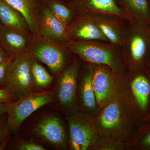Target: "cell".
<instances>
[{
    "label": "cell",
    "instance_id": "cell-10",
    "mask_svg": "<svg viewBox=\"0 0 150 150\" xmlns=\"http://www.w3.org/2000/svg\"><path fill=\"white\" fill-rule=\"evenodd\" d=\"M66 31L67 27L54 16L46 4H42L38 35L55 43H66L68 41Z\"/></svg>",
    "mask_w": 150,
    "mask_h": 150
},
{
    "label": "cell",
    "instance_id": "cell-20",
    "mask_svg": "<svg viewBox=\"0 0 150 150\" xmlns=\"http://www.w3.org/2000/svg\"><path fill=\"white\" fill-rule=\"evenodd\" d=\"M121 121V111L119 105L112 103L107 105L100 115V123L101 127L107 131L113 130L118 126Z\"/></svg>",
    "mask_w": 150,
    "mask_h": 150
},
{
    "label": "cell",
    "instance_id": "cell-12",
    "mask_svg": "<svg viewBox=\"0 0 150 150\" xmlns=\"http://www.w3.org/2000/svg\"><path fill=\"white\" fill-rule=\"evenodd\" d=\"M30 33L2 26L0 29V43L11 56L28 51L32 38Z\"/></svg>",
    "mask_w": 150,
    "mask_h": 150
},
{
    "label": "cell",
    "instance_id": "cell-21",
    "mask_svg": "<svg viewBox=\"0 0 150 150\" xmlns=\"http://www.w3.org/2000/svg\"><path fill=\"white\" fill-rule=\"evenodd\" d=\"M46 4L54 16L67 27L73 18L72 10L58 0H49Z\"/></svg>",
    "mask_w": 150,
    "mask_h": 150
},
{
    "label": "cell",
    "instance_id": "cell-24",
    "mask_svg": "<svg viewBox=\"0 0 150 150\" xmlns=\"http://www.w3.org/2000/svg\"><path fill=\"white\" fill-rule=\"evenodd\" d=\"M19 150H46L44 147L38 144L28 141L22 142L16 148Z\"/></svg>",
    "mask_w": 150,
    "mask_h": 150
},
{
    "label": "cell",
    "instance_id": "cell-22",
    "mask_svg": "<svg viewBox=\"0 0 150 150\" xmlns=\"http://www.w3.org/2000/svg\"><path fill=\"white\" fill-rule=\"evenodd\" d=\"M31 71L35 87L39 88H46L52 82L53 77L33 57L31 59Z\"/></svg>",
    "mask_w": 150,
    "mask_h": 150
},
{
    "label": "cell",
    "instance_id": "cell-29",
    "mask_svg": "<svg viewBox=\"0 0 150 150\" xmlns=\"http://www.w3.org/2000/svg\"><path fill=\"white\" fill-rule=\"evenodd\" d=\"M6 104L0 102V117L2 115L6 113Z\"/></svg>",
    "mask_w": 150,
    "mask_h": 150
},
{
    "label": "cell",
    "instance_id": "cell-6",
    "mask_svg": "<svg viewBox=\"0 0 150 150\" xmlns=\"http://www.w3.org/2000/svg\"><path fill=\"white\" fill-rule=\"evenodd\" d=\"M67 27L68 41H109L98 27L91 15L78 13Z\"/></svg>",
    "mask_w": 150,
    "mask_h": 150
},
{
    "label": "cell",
    "instance_id": "cell-25",
    "mask_svg": "<svg viewBox=\"0 0 150 150\" xmlns=\"http://www.w3.org/2000/svg\"><path fill=\"white\" fill-rule=\"evenodd\" d=\"M17 100L15 96L10 93L4 88H0V102L7 104Z\"/></svg>",
    "mask_w": 150,
    "mask_h": 150
},
{
    "label": "cell",
    "instance_id": "cell-35",
    "mask_svg": "<svg viewBox=\"0 0 150 150\" xmlns=\"http://www.w3.org/2000/svg\"><path fill=\"white\" fill-rule=\"evenodd\" d=\"M149 27L150 28V22L149 23Z\"/></svg>",
    "mask_w": 150,
    "mask_h": 150
},
{
    "label": "cell",
    "instance_id": "cell-8",
    "mask_svg": "<svg viewBox=\"0 0 150 150\" xmlns=\"http://www.w3.org/2000/svg\"><path fill=\"white\" fill-rule=\"evenodd\" d=\"M33 134L52 146L64 149L67 145L64 127L60 118L48 116L40 120L33 128Z\"/></svg>",
    "mask_w": 150,
    "mask_h": 150
},
{
    "label": "cell",
    "instance_id": "cell-14",
    "mask_svg": "<svg viewBox=\"0 0 150 150\" xmlns=\"http://www.w3.org/2000/svg\"><path fill=\"white\" fill-rule=\"evenodd\" d=\"M136 74L131 82V90L139 109L146 113L150 97V75L146 67L135 69Z\"/></svg>",
    "mask_w": 150,
    "mask_h": 150
},
{
    "label": "cell",
    "instance_id": "cell-15",
    "mask_svg": "<svg viewBox=\"0 0 150 150\" xmlns=\"http://www.w3.org/2000/svg\"><path fill=\"white\" fill-rule=\"evenodd\" d=\"M4 1L23 16L32 34H37L39 29L42 4L38 0Z\"/></svg>",
    "mask_w": 150,
    "mask_h": 150
},
{
    "label": "cell",
    "instance_id": "cell-17",
    "mask_svg": "<svg viewBox=\"0 0 150 150\" xmlns=\"http://www.w3.org/2000/svg\"><path fill=\"white\" fill-rule=\"evenodd\" d=\"M92 83L97 102L100 106L106 102L112 93L111 74L102 66L97 67L94 70Z\"/></svg>",
    "mask_w": 150,
    "mask_h": 150
},
{
    "label": "cell",
    "instance_id": "cell-2",
    "mask_svg": "<svg viewBox=\"0 0 150 150\" xmlns=\"http://www.w3.org/2000/svg\"><path fill=\"white\" fill-rule=\"evenodd\" d=\"M121 46L135 69L146 67L150 59V28L148 24L130 23Z\"/></svg>",
    "mask_w": 150,
    "mask_h": 150
},
{
    "label": "cell",
    "instance_id": "cell-11",
    "mask_svg": "<svg viewBox=\"0 0 150 150\" xmlns=\"http://www.w3.org/2000/svg\"><path fill=\"white\" fill-rule=\"evenodd\" d=\"M77 65H72L65 69L56 85L55 95L62 106H72L76 99L78 75Z\"/></svg>",
    "mask_w": 150,
    "mask_h": 150
},
{
    "label": "cell",
    "instance_id": "cell-3",
    "mask_svg": "<svg viewBox=\"0 0 150 150\" xmlns=\"http://www.w3.org/2000/svg\"><path fill=\"white\" fill-rule=\"evenodd\" d=\"M53 91L27 94L16 101L6 104V125L11 131H16L23 121L40 108L51 103L55 96Z\"/></svg>",
    "mask_w": 150,
    "mask_h": 150
},
{
    "label": "cell",
    "instance_id": "cell-7",
    "mask_svg": "<svg viewBox=\"0 0 150 150\" xmlns=\"http://www.w3.org/2000/svg\"><path fill=\"white\" fill-rule=\"evenodd\" d=\"M70 144L75 150H86L93 143L95 132L86 117L82 113L72 115L68 118Z\"/></svg>",
    "mask_w": 150,
    "mask_h": 150
},
{
    "label": "cell",
    "instance_id": "cell-16",
    "mask_svg": "<svg viewBox=\"0 0 150 150\" xmlns=\"http://www.w3.org/2000/svg\"><path fill=\"white\" fill-rule=\"evenodd\" d=\"M119 1L130 23L149 24L150 8L148 0H119Z\"/></svg>",
    "mask_w": 150,
    "mask_h": 150
},
{
    "label": "cell",
    "instance_id": "cell-19",
    "mask_svg": "<svg viewBox=\"0 0 150 150\" xmlns=\"http://www.w3.org/2000/svg\"><path fill=\"white\" fill-rule=\"evenodd\" d=\"M94 70L88 71L82 80L80 90L81 100L86 109L93 110L96 106V100L93 86Z\"/></svg>",
    "mask_w": 150,
    "mask_h": 150
},
{
    "label": "cell",
    "instance_id": "cell-31",
    "mask_svg": "<svg viewBox=\"0 0 150 150\" xmlns=\"http://www.w3.org/2000/svg\"><path fill=\"white\" fill-rule=\"evenodd\" d=\"M41 4H46L49 0H38Z\"/></svg>",
    "mask_w": 150,
    "mask_h": 150
},
{
    "label": "cell",
    "instance_id": "cell-1",
    "mask_svg": "<svg viewBox=\"0 0 150 150\" xmlns=\"http://www.w3.org/2000/svg\"><path fill=\"white\" fill-rule=\"evenodd\" d=\"M29 51L13 56L9 64L4 88L17 99L31 92L35 87Z\"/></svg>",
    "mask_w": 150,
    "mask_h": 150
},
{
    "label": "cell",
    "instance_id": "cell-34",
    "mask_svg": "<svg viewBox=\"0 0 150 150\" xmlns=\"http://www.w3.org/2000/svg\"><path fill=\"white\" fill-rule=\"evenodd\" d=\"M146 121H150V118H147V119H146Z\"/></svg>",
    "mask_w": 150,
    "mask_h": 150
},
{
    "label": "cell",
    "instance_id": "cell-28",
    "mask_svg": "<svg viewBox=\"0 0 150 150\" xmlns=\"http://www.w3.org/2000/svg\"><path fill=\"white\" fill-rule=\"evenodd\" d=\"M13 57V56H11L0 43V64L9 61Z\"/></svg>",
    "mask_w": 150,
    "mask_h": 150
},
{
    "label": "cell",
    "instance_id": "cell-27",
    "mask_svg": "<svg viewBox=\"0 0 150 150\" xmlns=\"http://www.w3.org/2000/svg\"><path fill=\"white\" fill-rule=\"evenodd\" d=\"M149 128L150 129L145 131V134H143L140 140V146L145 149H150V127Z\"/></svg>",
    "mask_w": 150,
    "mask_h": 150
},
{
    "label": "cell",
    "instance_id": "cell-9",
    "mask_svg": "<svg viewBox=\"0 0 150 150\" xmlns=\"http://www.w3.org/2000/svg\"><path fill=\"white\" fill-rule=\"evenodd\" d=\"M66 5L76 13L107 14L127 20L115 0H68Z\"/></svg>",
    "mask_w": 150,
    "mask_h": 150
},
{
    "label": "cell",
    "instance_id": "cell-18",
    "mask_svg": "<svg viewBox=\"0 0 150 150\" xmlns=\"http://www.w3.org/2000/svg\"><path fill=\"white\" fill-rule=\"evenodd\" d=\"M0 22L5 27L30 33L23 16L4 0H0Z\"/></svg>",
    "mask_w": 150,
    "mask_h": 150
},
{
    "label": "cell",
    "instance_id": "cell-4",
    "mask_svg": "<svg viewBox=\"0 0 150 150\" xmlns=\"http://www.w3.org/2000/svg\"><path fill=\"white\" fill-rule=\"evenodd\" d=\"M68 49L86 62L106 65L112 71L118 69V50L120 46L96 41H68Z\"/></svg>",
    "mask_w": 150,
    "mask_h": 150
},
{
    "label": "cell",
    "instance_id": "cell-33",
    "mask_svg": "<svg viewBox=\"0 0 150 150\" xmlns=\"http://www.w3.org/2000/svg\"><path fill=\"white\" fill-rule=\"evenodd\" d=\"M148 2H149V5L150 8V0H148Z\"/></svg>",
    "mask_w": 150,
    "mask_h": 150
},
{
    "label": "cell",
    "instance_id": "cell-5",
    "mask_svg": "<svg viewBox=\"0 0 150 150\" xmlns=\"http://www.w3.org/2000/svg\"><path fill=\"white\" fill-rule=\"evenodd\" d=\"M34 36L28 49L31 57L45 64L54 74L59 73L66 60L63 48L59 43L46 40L38 34Z\"/></svg>",
    "mask_w": 150,
    "mask_h": 150
},
{
    "label": "cell",
    "instance_id": "cell-30",
    "mask_svg": "<svg viewBox=\"0 0 150 150\" xmlns=\"http://www.w3.org/2000/svg\"><path fill=\"white\" fill-rule=\"evenodd\" d=\"M146 69L147 70L148 72L149 73L150 75V59L149 61H148V63H147L146 66Z\"/></svg>",
    "mask_w": 150,
    "mask_h": 150
},
{
    "label": "cell",
    "instance_id": "cell-26",
    "mask_svg": "<svg viewBox=\"0 0 150 150\" xmlns=\"http://www.w3.org/2000/svg\"><path fill=\"white\" fill-rule=\"evenodd\" d=\"M11 59L8 61L0 64V86H4L6 78L8 68Z\"/></svg>",
    "mask_w": 150,
    "mask_h": 150
},
{
    "label": "cell",
    "instance_id": "cell-32",
    "mask_svg": "<svg viewBox=\"0 0 150 150\" xmlns=\"http://www.w3.org/2000/svg\"><path fill=\"white\" fill-rule=\"evenodd\" d=\"M3 25L1 23V22H0V29L1 28V27H2Z\"/></svg>",
    "mask_w": 150,
    "mask_h": 150
},
{
    "label": "cell",
    "instance_id": "cell-23",
    "mask_svg": "<svg viewBox=\"0 0 150 150\" xmlns=\"http://www.w3.org/2000/svg\"><path fill=\"white\" fill-rule=\"evenodd\" d=\"M10 131L6 123L0 117V150L3 149L8 142Z\"/></svg>",
    "mask_w": 150,
    "mask_h": 150
},
{
    "label": "cell",
    "instance_id": "cell-13",
    "mask_svg": "<svg viewBox=\"0 0 150 150\" xmlns=\"http://www.w3.org/2000/svg\"><path fill=\"white\" fill-rule=\"evenodd\" d=\"M98 27L112 44L121 47L123 43L126 28L121 24V19L107 14H90Z\"/></svg>",
    "mask_w": 150,
    "mask_h": 150
}]
</instances>
